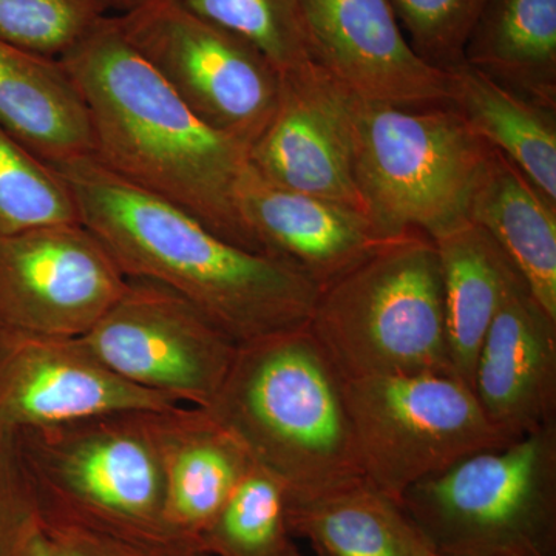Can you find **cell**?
<instances>
[{"mask_svg": "<svg viewBox=\"0 0 556 556\" xmlns=\"http://www.w3.org/2000/svg\"><path fill=\"white\" fill-rule=\"evenodd\" d=\"M0 124L50 166L93 156L89 112L64 64L2 38Z\"/></svg>", "mask_w": 556, "mask_h": 556, "instance_id": "18", "label": "cell"}, {"mask_svg": "<svg viewBox=\"0 0 556 556\" xmlns=\"http://www.w3.org/2000/svg\"><path fill=\"white\" fill-rule=\"evenodd\" d=\"M40 532L46 538L51 556H148L119 541L80 527L42 522Z\"/></svg>", "mask_w": 556, "mask_h": 556, "instance_id": "30", "label": "cell"}, {"mask_svg": "<svg viewBox=\"0 0 556 556\" xmlns=\"http://www.w3.org/2000/svg\"><path fill=\"white\" fill-rule=\"evenodd\" d=\"M80 342L113 376L178 405L211 407L239 343L164 285L129 278Z\"/></svg>", "mask_w": 556, "mask_h": 556, "instance_id": "10", "label": "cell"}, {"mask_svg": "<svg viewBox=\"0 0 556 556\" xmlns=\"http://www.w3.org/2000/svg\"><path fill=\"white\" fill-rule=\"evenodd\" d=\"M109 14L108 0H0V38L60 60Z\"/></svg>", "mask_w": 556, "mask_h": 556, "instance_id": "27", "label": "cell"}, {"mask_svg": "<svg viewBox=\"0 0 556 556\" xmlns=\"http://www.w3.org/2000/svg\"><path fill=\"white\" fill-rule=\"evenodd\" d=\"M186 556H211V555L204 554V552L193 551V552H190V554H188Z\"/></svg>", "mask_w": 556, "mask_h": 556, "instance_id": "33", "label": "cell"}, {"mask_svg": "<svg viewBox=\"0 0 556 556\" xmlns=\"http://www.w3.org/2000/svg\"><path fill=\"white\" fill-rule=\"evenodd\" d=\"M115 17L127 42L200 119L251 148L280 91V73L262 51L175 0H141Z\"/></svg>", "mask_w": 556, "mask_h": 556, "instance_id": "9", "label": "cell"}, {"mask_svg": "<svg viewBox=\"0 0 556 556\" xmlns=\"http://www.w3.org/2000/svg\"><path fill=\"white\" fill-rule=\"evenodd\" d=\"M141 0H108L110 9L115 11V14L124 13V11L130 10L131 7L137 5Z\"/></svg>", "mask_w": 556, "mask_h": 556, "instance_id": "32", "label": "cell"}, {"mask_svg": "<svg viewBox=\"0 0 556 556\" xmlns=\"http://www.w3.org/2000/svg\"><path fill=\"white\" fill-rule=\"evenodd\" d=\"M289 527L325 556H433L401 501L368 479L311 495H287Z\"/></svg>", "mask_w": 556, "mask_h": 556, "instance_id": "20", "label": "cell"}, {"mask_svg": "<svg viewBox=\"0 0 556 556\" xmlns=\"http://www.w3.org/2000/svg\"><path fill=\"white\" fill-rule=\"evenodd\" d=\"M148 412H112L16 433L42 522L112 538L148 556L197 551L164 521V489Z\"/></svg>", "mask_w": 556, "mask_h": 556, "instance_id": "4", "label": "cell"}, {"mask_svg": "<svg viewBox=\"0 0 556 556\" xmlns=\"http://www.w3.org/2000/svg\"><path fill=\"white\" fill-rule=\"evenodd\" d=\"M127 281L80 222L0 236V324L80 339L115 305Z\"/></svg>", "mask_w": 556, "mask_h": 556, "instance_id": "11", "label": "cell"}, {"mask_svg": "<svg viewBox=\"0 0 556 556\" xmlns=\"http://www.w3.org/2000/svg\"><path fill=\"white\" fill-rule=\"evenodd\" d=\"M345 396L362 473L396 500L463 457L510 442L455 375L345 380Z\"/></svg>", "mask_w": 556, "mask_h": 556, "instance_id": "8", "label": "cell"}, {"mask_svg": "<svg viewBox=\"0 0 556 556\" xmlns=\"http://www.w3.org/2000/svg\"><path fill=\"white\" fill-rule=\"evenodd\" d=\"M311 56L356 100L401 109L450 105L448 76L413 50L391 0H302Z\"/></svg>", "mask_w": 556, "mask_h": 556, "instance_id": "12", "label": "cell"}, {"mask_svg": "<svg viewBox=\"0 0 556 556\" xmlns=\"http://www.w3.org/2000/svg\"><path fill=\"white\" fill-rule=\"evenodd\" d=\"M172 535L199 551V538L247 477L254 460L239 438L203 407L148 412Z\"/></svg>", "mask_w": 556, "mask_h": 556, "instance_id": "17", "label": "cell"}, {"mask_svg": "<svg viewBox=\"0 0 556 556\" xmlns=\"http://www.w3.org/2000/svg\"><path fill=\"white\" fill-rule=\"evenodd\" d=\"M308 328L345 380L455 375L441 263L434 241L424 233L397 237L321 288Z\"/></svg>", "mask_w": 556, "mask_h": 556, "instance_id": "5", "label": "cell"}, {"mask_svg": "<svg viewBox=\"0 0 556 556\" xmlns=\"http://www.w3.org/2000/svg\"><path fill=\"white\" fill-rule=\"evenodd\" d=\"M190 13L248 40L287 73L311 64L302 0H175Z\"/></svg>", "mask_w": 556, "mask_h": 556, "instance_id": "26", "label": "cell"}, {"mask_svg": "<svg viewBox=\"0 0 556 556\" xmlns=\"http://www.w3.org/2000/svg\"><path fill=\"white\" fill-rule=\"evenodd\" d=\"M199 551L211 556H302L289 527L283 484L252 464L201 533Z\"/></svg>", "mask_w": 556, "mask_h": 556, "instance_id": "24", "label": "cell"}, {"mask_svg": "<svg viewBox=\"0 0 556 556\" xmlns=\"http://www.w3.org/2000/svg\"><path fill=\"white\" fill-rule=\"evenodd\" d=\"M447 76L450 105L556 203V110L519 97L466 62Z\"/></svg>", "mask_w": 556, "mask_h": 556, "instance_id": "23", "label": "cell"}, {"mask_svg": "<svg viewBox=\"0 0 556 556\" xmlns=\"http://www.w3.org/2000/svg\"><path fill=\"white\" fill-rule=\"evenodd\" d=\"M467 218L492 237L533 298L556 318V203L490 148L471 189Z\"/></svg>", "mask_w": 556, "mask_h": 556, "instance_id": "19", "label": "cell"}, {"mask_svg": "<svg viewBox=\"0 0 556 556\" xmlns=\"http://www.w3.org/2000/svg\"><path fill=\"white\" fill-rule=\"evenodd\" d=\"M464 62L519 97L556 110V0H486Z\"/></svg>", "mask_w": 556, "mask_h": 556, "instance_id": "22", "label": "cell"}, {"mask_svg": "<svg viewBox=\"0 0 556 556\" xmlns=\"http://www.w3.org/2000/svg\"><path fill=\"white\" fill-rule=\"evenodd\" d=\"M53 167L72 190L79 222L127 277L170 288L239 345L308 324L320 289L294 266L230 243L93 156Z\"/></svg>", "mask_w": 556, "mask_h": 556, "instance_id": "2", "label": "cell"}, {"mask_svg": "<svg viewBox=\"0 0 556 556\" xmlns=\"http://www.w3.org/2000/svg\"><path fill=\"white\" fill-rule=\"evenodd\" d=\"M317 556H325V555H321V554H316Z\"/></svg>", "mask_w": 556, "mask_h": 556, "instance_id": "34", "label": "cell"}, {"mask_svg": "<svg viewBox=\"0 0 556 556\" xmlns=\"http://www.w3.org/2000/svg\"><path fill=\"white\" fill-rule=\"evenodd\" d=\"M433 241L441 263L453 371L471 388L482 340L508 289L522 277L492 237L470 219Z\"/></svg>", "mask_w": 556, "mask_h": 556, "instance_id": "21", "label": "cell"}, {"mask_svg": "<svg viewBox=\"0 0 556 556\" xmlns=\"http://www.w3.org/2000/svg\"><path fill=\"white\" fill-rule=\"evenodd\" d=\"M350 123L358 192L382 232L433 240L468 219L490 146L452 105L401 109L350 94Z\"/></svg>", "mask_w": 556, "mask_h": 556, "instance_id": "7", "label": "cell"}, {"mask_svg": "<svg viewBox=\"0 0 556 556\" xmlns=\"http://www.w3.org/2000/svg\"><path fill=\"white\" fill-rule=\"evenodd\" d=\"M249 166L278 188L367 215L354 174L350 93L316 62L281 73L276 110L249 148Z\"/></svg>", "mask_w": 556, "mask_h": 556, "instance_id": "13", "label": "cell"}, {"mask_svg": "<svg viewBox=\"0 0 556 556\" xmlns=\"http://www.w3.org/2000/svg\"><path fill=\"white\" fill-rule=\"evenodd\" d=\"M239 204L263 254L294 266L318 289L401 237L387 236L354 208L270 185L251 166L241 181Z\"/></svg>", "mask_w": 556, "mask_h": 556, "instance_id": "16", "label": "cell"}, {"mask_svg": "<svg viewBox=\"0 0 556 556\" xmlns=\"http://www.w3.org/2000/svg\"><path fill=\"white\" fill-rule=\"evenodd\" d=\"M433 556H441V555L434 554Z\"/></svg>", "mask_w": 556, "mask_h": 556, "instance_id": "35", "label": "cell"}, {"mask_svg": "<svg viewBox=\"0 0 556 556\" xmlns=\"http://www.w3.org/2000/svg\"><path fill=\"white\" fill-rule=\"evenodd\" d=\"M16 556H51L42 532L36 533V535L17 552Z\"/></svg>", "mask_w": 556, "mask_h": 556, "instance_id": "31", "label": "cell"}, {"mask_svg": "<svg viewBox=\"0 0 556 556\" xmlns=\"http://www.w3.org/2000/svg\"><path fill=\"white\" fill-rule=\"evenodd\" d=\"M486 0H391L413 50L442 72L464 64L468 36Z\"/></svg>", "mask_w": 556, "mask_h": 556, "instance_id": "28", "label": "cell"}, {"mask_svg": "<svg viewBox=\"0 0 556 556\" xmlns=\"http://www.w3.org/2000/svg\"><path fill=\"white\" fill-rule=\"evenodd\" d=\"M60 61L86 102L98 163L230 243L263 254L239 204L248 146L200 119L127 42L115 14Z\"/></svg>", "mask_w": 556, "mask_h": 556, "instance_id": "1", "label": "cell"}, {"mask_svg": "<svg viewBox=\"0 0 556 556\" xmlns=\"http://www.w3.org/2000/svg\"><path fill=\"white\" fill-rule=\"evenodd\" d=\"M402 507L441 556H556V424L409 486Z\"/></svg>", "mask_w": 556, "mask_h": 556, "instance_id": "6", "label": "cell"}, {"mask_svg": "<svg viewBox=\"0 0 556 556\" xmlns=\"http://www.w3.org/2000/svg\"><path fill=\"white\" fill-rule=\"evenodd\" d=\"M38 532V500L16 434L0 433V556H16Z\"/></svg>", "mask_w": 556, "mask_h": 556, "instance_id": "29", "label": "cell"}, {"mask_svg": "<svg viewBox=\"0 0 556 556\" xmlns=\"http://www.w3.org/2000/svg\"><path fill=\"white\" fill-rule=\"evenodd\" d=\"M78 222L75 199L60 172L0 124V236Z\"/></svg>", "mask_w": 556, "mask_h": 556, "instance_id": "25", "label": "cell"}, {"mask_svg": "<svg viewBox=\"0 0 556 556\" xmlns=\"http://www.w3.org/2000/svg\"><path fill=\"white\" fill-rule=\"evenodd\" d=\"M207 409L287 495H311L364 478L345 379L308 324L240 343Z\"/></svg>", "mask_w": 556, "mask_h": 556, "instance_id": "3", "label": "cell"}, {"mask_svg": "<svg viewBox=\"0 0 556 556\" xmlns=\"http://www.w3.org/2000/svg\"><path fill=\"white\" fill-rule=\"evenodd\" d=\"M471 391L508 441L556 424V318L525 278L508 289L482 340Z\"/></svg>", "mask_w": 556, "mask_h": 556, "instance_id": "15", "label": "cell"}, {"mask_svg": "<svg viewBox=\"0 0 556 556\" xmlns=\"http://www.w3.org/2000/svg\"><path fill=\"white\" fill-rule=\"evenodd\" d=\"M172 405L178 404L113 376L80 339L0 324V433Z\"/></svg>", "mask_w": 556, "mask_h": 556, "instance_id": "14", "label": "cell"}]
</instances>
